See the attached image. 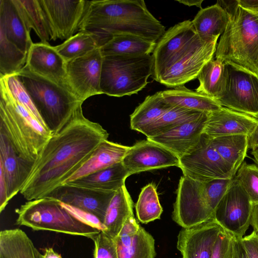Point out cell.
Here are the masks:
<instances>
[{"label":"cell","mask_w":258,"mask_h":258,"mask_svg":"<svg viewBox=\"0 0 258 258\" xmlns=\"http://www.w3.org/2000/svg\"><path fill=\"white\" fill-rule=\"evenodd\" d=\"M209 139L216 151L236 173L246 156L248 137L236 135Z\"/></svg>","instance_id":"obj_34"},{"label":"cell","mask_w":258,"mask_h":258,"mask_svg":"<svg viewBox=\"0 0 258 258\" xmlns=\"http://www.w3.org/2000/svg\"><path fill=\"white\" fill-rule=\"evenodd\" d=\"M0 78L4 80L17 100L32 113L44 126L47 127L19 77L15 74L0 77Z\"/></svg>","instance_id":"obj_41"},{"label":"cell","mask_w":258,"mask_h":258,"mask_svg":"<svg viewBox=\"0 0 258 258\" xmlns=\"http://www.w3.org/2000/svg\"><path fill=\"white\" fill-rule=\"evenodd\" d=\"M152 55L103 57L100 80L102 94L120 97L137 94L152 75Z\"/></svg>","instance_id":"obj_7"},{"label":"cell","mask_w":258,"mask_h":258,"mask_svg":"<svg viewBox=\"0 0 258 258\" xmlns=\"http://www.w3.org/2000/svg\"><path fill=\"white\" fill-rule=\"evenodd\" d=\"M27 29H33L41 42L51 40V33L47 18L39 0H12Z\"/></svg>","instance_id":"obj_31"},{"label":"cell","mask_w":258,"mask_h":258,"mask_svg":"<svg viewBox=\"0 0 258 258\" xmlns=\"http://www.w3.org/2000/svg\"><path fill=\"white\" fill-rule=\"evenodd\" d=\"M99 34L103 45L115 34L137 35L157 42L165 27L142 0L87 1L79 30Z\"/></svg>","instance_id":"obj_2"},{"label":"cell","mask_w":258,"mask_h":258,"mask_svg":"<svg viewBox=\"0 0 258 258\" xmlns=\"http://www.w3.org/2000/svg\"><path fill=\"white\" fill-rule=\"evenodd\" d=\"M27 53L0 32V77L15 75L25 66Z\"/></svg>","instance_id":"obj_38"},{"label":"cell","mask_w":258,"mask_h":258,"mask_svg":"<svg viewBox=\"0 0 258 258\" xmlns=\"http://www.w3.org/2000/svg\"><path fill=\"white\" fill-rule=\"evenodd\" d=\"M233 258H247L245 251L242 245L241 239L235 238Z\"/></svg>","instance_id":"obj_48"},{"label":"cell","mask_w":258,"mask_h":258,"mask_svg":"<svg viewBox=\"0 0 258 258\" xmlns=\"http://www.w3.org/2000/svg\"><path fill=\"white\" fill-rule=\"evenodd\" d=\"M114 239L118 258L156 257L155 240L141 226L134 233H119Z\"/></svg>","instance_id":"obj_25"},{"label":"cell","mask_w":258,"mask_h":258,"mask_svg":"<svg viewBox=\"0 0 258 258\" xmlns=\"http://www.w3.org/2000/svg\"><path fill=\"white\" fill-rule=\"evenodd\" d=\"M172 220L182 228L214 219L205 182L184 175L179 179L173 204Z\"/></svg>","instance_id":"obj_9"},{"label":"cell","mask_w":258,"mask_h":258,"mask_svg":"<svg viewBox=\"0 0 258 258\" xmlns=\"http://www.w3.org/2000/svg\"><path fill=\"white\" fill-rule=\"evenodd\" d=\"M130 147L107 140L103 141L90 157L60 185L66 184L122 162ZM59 185V186H60Z\"/></svg>","instance_id":"obj_23"},{"label":"cell","mask_w":258,"mask_h":258,"mask_svg":"<svg viewBox=\"0 0 258 258\" xmlns=\"http://www.w3.org/2000/svg\"><path fill=\"white\" fill-rule=\"evenodd\" d=\"M254 151L258 149V120L256 126L248 136V150Z\"/></svg>","instance_id":"obj_47"},{"label":"cell","mask_w":258,"mask_h":258,"mask_svg":"<svg viewBox=\"0 0 258 258\" xmlns=\"http://www.w3.org/2000/svg\"><path fill=\"white\" fill-rule=\"evenodd\" d=\"M60 203L66 210L82 222L96 228L101 231L106 232V229L103 223L96 216L74 206L61 202Z\"/></svg>","instance_id":"obj_45"},{"label":"cell","mask_w":258,"mask_h":258,"mask_svg":"<svg viewBox=\"0 0 258 258\" xmlns=\"http://www.w3.org/2000/svg\"><path fill=\"white\" fill-rule=\"evenodd\" d=\"M209 113L203 112L198 117L167 132L147 139L167 149L179 159L199 144Z\"/></svg>","instance_id":"obj_19"},{"label":"cell","mask_w":258,"mask_h":258,"mask_svg":"<svg viewBox=\"0 0 258 258\" xmlns=\"http://www.w3.org/2000/svg\"><path fill=\"white\" fill-rule=\"evenodd\" d=\"M172 106L164 100L162 91L147 96L130 115L131 128L142 133Z\"/></svg>","instance_id":"obj_32"},{"label":"cell","mask_w":258,"mask_h":258,"mask_svg":"<svg viewBox=\"0 0 258 258\" xmlns=\"http://www.w3.org/2000/svg\"><path fill=\"white\" fill-rule=\"evenodd\" d=\"M253 204L235 176L214 211V219L225 231L241 239L250 225Z\"/></svg>","instance_id":"obj_11"},{"label":"cell","mask_w":258,"mask_h":258,"mask_svg":"<svg viewBox=\"0 0 258 258\" xmlns=\"http://www.w3.org/2000/svg\"><path fill=\"white\" fill-rule=\"evenodd\" d=\"M238 3L243 6L258 10V0H238Z\"/></svg>","instance_id":"obj_52"},{"label":"cell","mask_w":258,"mask_h":258,"mask_svg":"<svg viewBox=\"0 0 258 258\" xmlns=\"http://www.w3.org/2000/svg\"><path fill=\"white\" fill-rule=\"evenodd\" d=\"M115 192L67 184L59 186L45 197L90 213L103 223L106 210Z\"/></svg>","instance_id":"obj_18"},{"label":"cell","mask_w":258,"mask_h":258,"mask_svg":"<svg viewBox=\"0 0 258 258\" xmlns=\"http://www.w3.org/2000/svg\"><path fill=\"white\" fill-rule=\"evenodd\" d=\"M0 258H41V254L27 234L16 228L1 231Z\"/></svg>","instance_id":"obj_30"},{"label":"cell","mask_w":258,"mask_h":258,"mask_svg":"<svg viewBox=\"0 0 258 258\" xmlns=\"http://www.w3.org/2000/svg\"><path fill=\"white\" fill-rule=\"evenodd\" d=\"M103 57L99 48L67 63L69 89L82 102L101 94L100 80Z\"/></svg>","instance_id":"obj_14"},{"label":"cell","mask_w":258,"mask_h":258,"mask_svg":"<svg viewBox=\"0 0 258 258\" xmlns=\"http://www.w3.org/2000/svg\"><path fill=\"white\" fill-rule=\"evenodd\" d=\"M233 178L217 179L205 182L210 204L214 211L229 188Z\"/></svg>","instance_id":"obj_43"},{"label":"cell","mask_w":258,"mask_h":258,"mask_svg":"<svg viewBox=\"0 0 258 258\" xmlns=\"http://www.w3.org/2000/svg\"><path fill=\"white\" fill-rule=\"evenodd\" d=\"M132 216H134L133 201L124 185L115 191L106 210L103 221L105 233L114 239L125 221Z\"/></svg>","instance_id":"obj_27"},{"label":"cell","mask_w":258,"mask_h":258,"mask_svg":"<svg viewBox=\"0 0 258 258\" xmlns=\"http://www.w3.org/2000/svg\"><path fill=\"white\" fill-rule=\"evenodd\" d=\"M198 79L200 84L196 91L217 101L224 89V62L212 59L202 68Z\"/></svg>","instance_id":"obj_36"},{"label":"cell","mask_w":258,"mask_h":258,"mask_svg":"<svg viewBox=\"0 0 258 258\" xmlns=\"http://www.w3.org/2000/svg\"><path fill=\"white\" fill-rule=\"evenodd\" d=\"M102 44V38L99 34L83 30L79 31L54 48L67 63L99 48Z\"/></svg>","instance_id":"obj_35"},{"label":"cell","mask_w":258,"mask_h":258,"mask_svg":"<svg viewBox=\"0 0 258 258\" xmlns=\"http://www.w3.org/2000/svg\"><path fill=\"white\" fill-rule=\"evenodd\" d=\"M228 22L217 43L215 58L231 62L258 75V10L238 0L218 1Z\"/></svg>","instance_id":"obj_3"},{"label":"cell","mask_w":258,"mask_h":258,"mask_svg":"<svg viewBox=\"0 0 258 258\" xmlns=\"http://www.w3.org/2000/svg\"><path fill=\"white\" fill-rule=\"evenodd\" d=\"M135 208L138 219L142 223L160 218L163 209L154 184L149 183L142 188Z\"/></svg>","instance_id":"obj_39"},{"label":"cell","mask_w":258,"mask_h":258,"mask_svg":"<svg viewBox=\"0 0 258 258\" xmlns=\"http://www.w3.org/2000/svg\"><path fill=\"white\" fill-rule=\"evenodd\" d=\"M223 230L214 219L182 228L177 242L182 258H211L218 237Z\"/></svg>","instance_id":"obj_17"},{"label":"cell","mask_w":258,"mask_h":258,"mask_svg":"<svg viewBox=\"0 0 258 258\" xmlns=\"http://www.w3.org/2000/svg\"><path fill=\"white\" fill-rule=\"evenodd\" d=\"M92 240L94 243V258H118L114 239L101 231Z\"/></svg>","instance_id":"obj_42"},{"label":"cell","mask_w":258,"mask_h":258,"mask_svg":"<svg viewBox=\"0 0 258 258\" xmlns=\"http://www.w3.org/2000/svg\"><path fill=\"white\" fill-rule=\"evenodd\" d=\"M235 176L253 204H258V165L243 162Z\"/></svg>","instance_id":"obj_40"},{"label":"cell","mask_w":258,"mask_h":258,"mask_svg":"<svg viewBox=\"0 0 258 258\" xmlns=\"http://www.w3.org/2000/svg\"><path fill=\"white\" fill-rule=\"evenodd\" d=\"M198 36L190 20L179 23L165 31L156 42L152 52V78L158 82L189 48Z\"/></svg>","instance_id":"obj_13"},{"label":"cell","mask_w":258,"mask_h":258,"mask_svg":"<svg viewBox=\"0 0 258 258\" xmlns=\"http://www.w3.org/2000/svg\"><path fill=\"white\" fill-rule=\"evenodd\" d=\"M41 258H62L61 255L55 252L51 247H46L44 249Z\"/></svg>","instance_id":"obj_50"},{"label":"cell","mask_w":258,"mask_h":258,"mask_svg":"<svg viewBox=\"0 0 258 258\" xmlns=\"http://www.w3.org/2000/svg\"><path fill=\"white\" fill-rule=\"evenodd\" d=\"M48 22L51 40H67L79 31L85 0H39Z\"/></svg>","instance_id":"obj_15"},{"label":"cell","mask_w":258,"mask_h":258,"mask_svg":"<svg viewBox=\"0 0 258 258\" xmlns=\"http://www.w3.org/2000/svg\"><path fill=\"white\" fill-rule=\"evenodd\" d=\"M216 101L222 107L258 120V75L224 62V89Z\"/></svg>","instance_id":"obj_8"},{"label":"cell","mask_w":258,"mask_h":258,"mask_svg":"<svg viewBox=\"0 0 258 258\" xmlns=\"http://www.w3.org/2000/svg\"><path fill=\"white\" fill-rule=\"evenodd\" d=\"M129 176L120 162L68 184L94 189L116 191L125 185V180Z\"/></svg>","instance_id":"obj_28"},{"label":"cell","mask_w":258,"mask_h":258,"mask_svg":"<svg viewBox=\"0 0 258 258\" xmlns=\"http://www.w3.org/2000/svg\"><path fill=\"white\" fill-rule=\"evenodd\" d=\"M250 225L253 230L258 234V204H253Z\"/></svg>","instance_id":"obj_49"},{"label":"cell","mask_w":258,"mask_h":258,"mask_svg":"<svg viewBox=\"0 0 258 258\" xmlns=\"http://www.w3.org/2000/svg\"><path fill=\"white\" fill-rule=\"evenodd\" d=\"M0 32L23 51L28 53L33 43L12 0H0Z\"/></svg>","instance_id":"obj_24"},{"label":"cell","mask_w":258,"mask_h":258,"mask_svg":"<svg viewBox=\"0 0 258 258\" xmlns=\"http://www.w3.org/2000/svg\"><path fill=\"white\" fill-rule=\"evenodd\" d=\"M34 165L19 154L6 133L0 128V171L5 178L9 201L21 191Z\"/></svg>","instance_id":"obj_20"},{"label":"cell","mask_w":258,"mask_h":258,"mask_svg":"<svg viewBox=\"0 0 258 258\" xmlns=\"http://www.w3.org/2000/svg\"><path fill=\"white\" fill-rule=\"evenodd\" d=\"M178 167L184 176L202 182L217 179H231L236 174L204 134L197 147L179 158Z\"/></svg>","instance_id":"obj_10"},{"label":"cell","mask_w":258,"mask_h":258,"mask_svg":"<svg viewBox=\"0 0 258 258\" xmlns=\"http://www.w3.org/2000/svg\"><path fill=\"white\" fill-rule=\"evenodd\" d=\"M156 42L128 34H115L102 45L100 50L103 57L112 55L140 56L153 52Z\"/></svg>","instance_id":"obj_26"},{"label":"cell","mask_w":258,"mask_h":258,"mask_svg":"<svg viewBox=\"0 0 258 258\" xmlns=\"http://www.w3.org/2000/svg\"><path fill=\"white\" fill-rule=\"evenodd\" d=\"M24 67L31 72L69 89L66 82L67 63L49 43L33 42Z\"/></svg>","instance_id":"obj_21"},{"label":"cell","mask_w":258,"mask_h":258,"mask_svg":"<svg viewBox=\"0 0 258 258\" xmlns=\"http://www.w3.org/2000/svg\"><path fill=\"white\" fill-rule=\"evenodd\" d=\"M257 120L246 114L222 107L219 110L209 113L203 134L211 139L236 135L248 137Z\"/></svg>","instance_id":"obj_22"},{"label":"cell","mask_w":258,"mask_h":258,"mask_svg":"<svg viewBox=\"0 0 258 258\" xmlns=\"http://www.w3.org/2000/svg\"><path fill=\"white\" fill-rule=\"evenodd\" d=\"M0 128L10 138L19 154L35 163L41 151L52 136L14 96L0 78Z\"/></svg>","instance_id":"obj_4"},{"label":"cell","mask_w":258,"mask_h":258,"mask_svg":"<svg viewBox=\"0 0 258 258\" xmlns=\"http://www.w3.org/2000/svg\"><path fill=\"white\" fill-rule=\"evenodd\" d=\"M176 2L182 4L184 5L188 6H196L200 8L201 9L202 8V4L203 2V0H176Z\"/></svg>","instance_id":"obj_51"},{"label":"cell","mask_w":258,"mask_h":258,"mask_svg":"<svg viewBox=\"0 0 258 258\" xmlns=\"http://www.w3.org/2000/svg\"><path fill=\"white\" fill-rule=\"evenodd\" d=\"M247 258H258V234L254 230L241 239Z\"/></svg>","instance_id":"obj_46"},{"label":"cell","mask_w":258,"mask_h":258,"mask_svg":"<svg viewBox=\"0 0 258 258\" xmlns=\"http://www.w3.org/2000/svg\"><path fill=\"white\" fill-rule=\"evenodd\" d=\"M122 163L130 176L154 169L178 167L179 159L167 149L147 139L130 147Z\"/></svg>","instance_id":"obj_16"},{"label":"cell","mask_w":258,"mask_h":258,"mask_svg":"<svg viewBox=\"0 0 258 258\" xmlns=\"http://www.w3.org/2000/svg\"><path fill=\"white\" fill-rule=\"evenodd\" d=\"M16 224L36 231H49L92 239L101 231L73 216L50 197L28 201L15 210Z\"/></svg>","instance_id":"obj_6"},{"label":"cell","mask_w":258,"mask_h":258,"mask_svg":"<svg viewBox=\"0 0 258 258\" xmlns=\"http://www.w3.org/2000/svg\"><path fill=\"white\" fill-rule=\"evenodd\" d=\"M197 33L207 37H219L226 29L228 16L225 10L217 2L201 9L191 21Z\"/></svg>","instance_id":"obj_33"},{"label":"cell","mask_w":258,"mask_h":258,"mask_svg":"<svg viewBox=\"0 0 258 258\" xmlns=\"http://www.w3.org/2000/svg\"><path fill=\"white\" fill-rule=\"evenodd\" d=\"M251 154L253 156L255 163L258 165V149L254 151H251Z\"/></svg>","instance_id":"obj_53"},{"label":"cell","mask_w":258,"mask_h":258,"mask_svg":"<svg viewBox=\"0 0 258 258\" xmlns=\"http://www.w3.org/2000/svg\"><path fill=\"white\" fill-rule=\"evenodd\" d=\"M202 112L172 106L142 132L147 138L163 134L171 129L198 117Z\"/></svg>","instance_id":"obj_37"},{"label":"cell","mask_w":258,"mask_h":258,"mask_svg":"<svg viewBox=\"0 0 258 258\" xmlns=\"http://www.w3.org/2000/svg\"><path fill=\"white\" fill-rule=\"evenodd\" d=\"M109 134L86 118L82 106L41 151L20 192L28 201L46 197L76 171Z\"/></svg>","instance_id":"obj_1"},{"label":"cell","mask_w":258,"mask_h":258,"mask_svg":"<svg viewBox=\"0 0 258 258\" xmlns=\"http://www.w3.org/2000/svg\"><path fill=\"white\" fill-rule=\"evenodd\" d=\"M234 241L233 236L224 230L218 237L211 258H233Z\"/></svg>","instance_id":"obj_44"},{"label":"cell","mask_w":258,"mask_h":258,"mask_svg":"<svg viewBox=\"0 0 258 258\" xmlns=\"http://www.w3.org/2000/svg\"><path fill=\"white\" fill-rule=\"evenodd\" d=\"M164 100L171 106H176L200 112H212L221 106L214 99L200 93L189 90L184 86L162 91Z\"/></svg>","instance_id":"obj_29"},{"label":"cell","mask_w":258,"mask_h":258,"mask_svg":"<svg viewBox=\"0 0 258 258\" xmlns=\"http://www.w3.org/2000/svg\"><path fill=\"white\" fill-rule=\"evenodd\" d=\"M16 75L52 135L62 128L83 104L68 89L31 72L25 67Z\"/></svg>","instance_id":"obj_5"},{"label":"cell","mask_w":258,"mask_h":258,"mask_svg":"<svg viewBox=\"0 0 258 258\" xmlns=\"http://www.w3.org/2000/svg\"><path fill=\"white\" fill-rule=\"evenodd\" d=\"M219 37L199 35L190 47L158 82L167 87L175 88L198 78L204 66L213 58Z\"/></svg>","instance_id":"obj_12"}]
</instances>
